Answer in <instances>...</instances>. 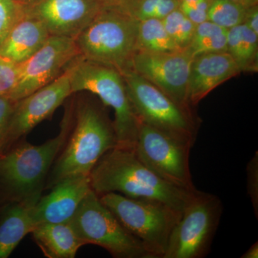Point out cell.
Masks as SVG:
<instances>
[{"mask_svg": "<svg viewBox=\"0 0 258 258\" xmlns=\"http://www.w3.org/2000/svg\"><path fill=\"white\" fill-rule=\"evenodd\" d=\"M98 195L118 193L128 198L152 200L182 212L196 189L178 187L154 174L134 149L115 147L97 162L89 175Z\"/></svg>", "mask_w": 258, "mask_h": 258, "instance_id": "1", "label": "cell"}, {"mask_svg": "<svg viewBox=\"0 0 258 258\" xmlns=\"http://www.w3.org/2000/svg\"><path fill=\"white\" fill-rule=\"evenodd\" d=\"M74 117L71 104L55 137L41 145H32L23 139L0 154L1 204L42 195L51 167L69 137Z\"/></svg>", "mask_w": 258, "mask_h": 258, "instance_id": "2", "label": "cell"}, {"mask_svg": "<svg viewBox=\"0 0 258 258\" xmlns=\"http://www.w3.org/2000/svg\"><path fill=\"white\" fill-rule=\"evenodd\" d=\"M116 146L113 123L93 103L79 102L74 106L69 137L47 176L46 187L70 176H89L99 159Z\"/></svg>", "mask_w": 258, "mask_h": 258, "instance_id": "3", "label": "cell"}, {"mask_svg": "<svg viewBox=\"0 0 258 258\" xmlns=\"http://www.w3.org/2000/svg\"><path fill=\"white\" fill-rule=\"evenodd\" d=\"M66 71L69 75L72 93L88 91L99 97L105 106L113 108L116 147L134 149L139 120L119 71L81 55L69 64Z\"/></svg>", "mask_w": 258, "mask_h": 258, "instance_id": "4", "label": "cell"}, {"mask_svg": "<svg viewBox=\"0 0 258 258\" xmlns=\"http://www.w3.org/2000/svg\"><path fill=\"white\" fill-rule=\"evenodd\" d=\"M139 23L115 6L106 5L75 39L80 55L120 74L132 69L137 52Z\"/></svg>", "mask_w": 258, "mask_h": 258, "instance_id": "5", "label": "cell"}, {"mask_svg": "<svg viewBox=\"0 0 258 258\" xmlns=\"http://www.w3.org/2000/svg\"><path fill=\"white\" fill-rule=\"evenodd\" d=\"M98 196L125 228L145 245L153 258L163 257L181 212L159 202L118 193Z\"/></svg>", "mask_w": 258, "mask_h": 258, "instance_id": "6", "label": "cell"}, {"mask_svg": "<svg viewBox=\"0 0 258 258\" xmlns=\"http://www.w3.org/2000/svg\"><path fill=\"white\" fill-rule=\"evenodd\" d=\"M71 223L85 244L100 246L113 257L153 258L93 189L83 199Z\"/></svg>", "mask_w": 258, "mask_h": 258, "instance_id": "7", "label": "cell"}, {"mask_svg": "<svg viewBox=\"0 0 258 258\" xmlns=\"http://www.w3.org/2000/svg\"><path fill=\"white\" fill-rule=\"evenodd\" d=\"M222 213L221 200L197 189L171 232L162 258H203L209 253Z\"/></svg>", "mask_w": 258, "mask_h": 258, "instance_id": "8", "label": "cell"}, {"mask_svg": "<svg viewBox=\"0 0 258 258\" xmlns=\"http://www.w3.org/2000/svg\"><path fill=\"white\" fill-rule=\"evenodd\" d=\"M123 76L132 107L140 121L193 146L196 137L191 112L176 104L157 86L128 69Z\"/></svg>", "mask_w": 258, "mask_h": 258, "instance_id": "9", "label": "cell"}, {"mask_svg": "<svg viewBox=\"0 0 258 258\" xmlns=\"http://www.w3.org/2000/svg\"><path fill=\"white\" fill-rule=\"evenodd\" d=\"M191 144L139 120L134 147L137 157L167 182L187 190L196 189L189 168Z\"/></svg>", "mask_w": 258, "mask_h": 258, "instance_id": "10", "label": "cell"}, {"mask_svg": "<svg viewBox=\"0 0 258 258\" xmlns=\"http://www.w3.org/2000/svg\"><path fill=\"white\" fill-rule=\"evenodd\" d=\"M71 94L69 75L64 71L52 82L17 102L0 138V154L23 140L39 123L50 118Z\"/></svg>", "mask_w": 258, "mask_h": 258, "instance_id": "11", "label": "cell"}, {"mask_svg": "<svg viewBox=\"0 0 258 258\" xmlns=\"http://www.w3.org/2000/svg\"><path fill=\"white\" fill-rule=\"evenodd\" d=\"M193 57L186 49L166 52L138 50L132 59V70L190 112L188 85Z\"/></svg>", "mask_w": 258, "mask_h": 258, "instance_id": "12", "label": "cell"}, {"mask_svg": "<svg viewBox=\"0 0 258 258\" xmlns=\"http://www.w3.org/2000/svg\"><path fill=\"white\" fill-rule=\"evenodd\" d=\"M79 56L74 39L51 35L40 50L21 63L18 84L9 96L18 101L44 87L63 74Z\"/></svg>", "mask_w": 258, "mask_h": 258, "instance_id": "13", "label": "cell"}, {"mask_svg": "<svg viewBox=\"0 0 258 258\" xmlns=\"http://www.w3.org/2000/svg\"><path fill=\"white\" fill-rule=\"evenodd\" d=\"M106 5L104 0H30L23 13L41 21L50 35L75 40Z\"/></svg>", "mask_w": 258, "mask_h": 258, "instance_id": "14", "label": "cell"}, {"mask_svg": "<svg viewBox=\"0 0 258 258\" xmlns=\"http://www.w3.org/2000/svg\"><path fill=\"white\" fill-rule=\"evenodd\" d=\"M51 189L48 195L40 197L33 209L35 226L71 221L92 188L89 176H74L61 180Z\"/></svg>", "mask_w": 258, "mask_h": 258, "instance_id": "15", "label": "cell"}, {"mask_svg": "<svg viewBox=\"0 0 258 258\" xmlns=\"http://www.w3.org/2000/svg\"><path fill=\"white\" fill-rule=\"evenodd\" d=\"M240 73L227 52L195 56L191 62L188 85L189 106H196L214 89Z\"/></svg>", "mask_w": 258, "mask_h": 258, "instance_id": "16", "label": "cell"}, {"mask_svg": "<svg viewBox=\"0 0 258 258\" xmlns=\"http://www.w3.org/2000/svg\"><path fill=\"white\" fill-rule=\"evenodd\" d=\"M41 195L7 202L0 208V258H8L35 227L33 209Z\"/></svg>", "mask_w": 258, "mask_h": 258, "instance_id": "17", "label": "cell"}, {"mask_svg": "<svg viewBox=\"0 0 258 258\" xmlns=\"http://www.w3.org/2000/svg\"><path fill=\"white\" fill-rule=\"evenodd\" d=\"M50 36L41 21L23 13L0 47V57L23 63L40 50Z\"/></svg>", "mask_w": 258, "mask_h": 258, "instance_id": "18", "label": "cell"}, {"mask_svg": "<svg viewBox=\"0 0 258 258\" xmlns=\"http://www.w3.org/2000/svg\"><path fill=\"white\" fill-rule=\"evenodd\" d=\"M31 233L35 242L48 258H74L79 249L86 245L71 221L38 224Z\"/></svg>", "mask_w": 258, "mask_h": 258, "instance_id": "19", "label": "cell"}, {"mask_svg": "<svg viewBox=\"0 0 258 258\" xmlns=\"http://www.w3.org/2000/svg\"><path fill=\"white\" fill-rule=\"evenodd\" d=\"M227 52L241 72L258 69V35L244 23L227 30Z\"/></svg>", "mask_w": 258, "mask_h": 258, "instance_id": "20", "label": "cell"}, {"mask_svg": "<svg viewBox=\"0 0 258 258\" xmlns=\"http://www.w3.org/2000/svg\"><path fill=\"white\" fill-rule=\"evenodd\" d=\"M138 50L166 52L181 50L169 36L162 20L149 19L139 23Z\"/></svg>", "mask_w": 258, "mask_h": 258, "instance_id": "21", "label": "cell"}, {"mask_svg": "<svg viewBox=\"0 0 258 258\" xmlns=\"http://www.w3.org/2000/svg\"><path fill=\"white\" fill-rule=\"evenodd\" d=\"M179 5V0H125L113 6L140 22L149 19L163 20L178 9Z\"/></svg>", "mask_w": 258, "mask_h": 258, "instance_id": "22", "label": "cell"}, {"mask_svg": "<svg viewBox=\"0 0 258 258\" xmlns=\"http://www.w3.org/2000/svg\"><path fill=\"white\" fill-rule=\"evenodd\" d=\"M247 9L232 0H210L208 20L229 30L244 23Z\"/></svg>", "mask_w": 258, "mask_h": 258, "instance_id": "23", "label": "cell"}, {"mask_svg": "<svg viewBox=\"0 0 258 258\" xmlns=\"http://www.w3.org/2000/svg\"><path fill=\"white\" fill-rule=\"evenodd\" d=\"M166 31L180 50H185L192 40L196 25L178 8L162 20Z\"/></svg>", "mask_w": 258, "mask_h": 258, "instance_id": "24", "label": "cell"}, {"mask_svg": "<svg viewBox=\"0 0 258 258\" xmlns=\"http://www.w3.org/2000/svg\"><path fill=\"white\" fill-rule=\"evenodd\" d=\"M23 14V4L17 0H0V47Z\"/></svg>", "mask_w": 258, "mask_h": 258, "instance_id": "25", "label": "cell"}, {"mask_svg": "<svg viewBox=\"0 0 258 258\" xmlns=\"http://www.w3.org/2000/svg\"><path fill=\"white\" fill-rule=\"evenodd\" d=\"M21 63L0 57V96H9L18 84Z\"/></svg>", "mask_w": 258, "mask_h": 258, "instance_id": "26", "label": "cell"}, {"mask_svg": "<svg viewBox=\"0 0 258 258\" xmlns=\"http://www.w3.org/2000/svg\"><path fill=\"white\" fill-rule=\"evenodd\" d=\"M186 50L193 57L201 54L227 52V32L221 35L191 42Z\"/></svg>", "mask_w": 258, "mask_h": 258, "instance_id": "27", "label": "cell"}, {"mask_svg": "<svg viewBox=\"0 0 258 258\" xmlns=\"http://www.w3.org/2000/svg\"><path fill=\"white\" fill-rule=\"evenodd\" d=\"M247 192L253 206L256 217L258 215V153L256 152L247 167Z\"/></svg>", "mask_w": 258, "mask_h": 258, "instance_id": "28", "label": "cell"}, {"mask_svg": "<svg viewBox=\"0 0 258 258\" xmlns=\"http://www.w3.org/2000/svg\"><path fill=\"white\" fill-rule=\"evenodd\" d=\"M210 0H204L192 6L179 5V9L195 25L208 20V11Z\"/></svg>", "mask_w": 258, "mask_h": 258, "instance_id": "29", "label": "cell"}, {"mask_svg": "<svg viewBox=\"0 0 258 258\" xmlns=\"http://www.w3.org/2000/svg\"><path fill=\"white\" fill-rule=\"evenodd\" d=\"M227 30H228L222 28L220 25L212 23L210 20H207L196 25L191 42L198 41L208 37L221 35L227 32Z\"/></svg>", "mask_w": 258, "mask_h": 258, "instance_id": "30", "label": "cell"}, {"mask_svg": "<svg viewBox=\"0 0 258 258\" xmlns=\"http://www.w3.org/2000/svg\"><path fill=\"white\" fill-rule=\"evenodd\" d=\"M17 102L8 96H0V138L14 111Z\"/></svg>", "mask_w": 258, "mask_h": 258, "instance_id": "31", "label": "cell"}, {"mask_svg": "<svg viewBox=\"0 0 258 258\" xmlns=\"http://www.w3.org/2000/svg\"><path fill=\"white\" fill-rule=\"evenodd\" d=\"M243 23L249 30H252L254 33L258 35L257 5L247 8Z\"/></svg>", "mask_w": 258, "mask_h": 258, "instance_id": "32", "label": "cell"}, {"mask_svg": "<svg viewBox=\"0 0 258 258\" xmlns=\"http://www.w3.org/2000/svg\"><path fill=\"white\" fill-rule=\"evenodd\" d=\"M242 258H257L258 257V242L252 244L250 247L242 256Z\"/></svg>", "mask_w": 258, "mask_h": 258, "instance_id": "33", "label": "cell"}, {"mask_svg": "<svg viewBox=\"0 0 258 258\" xmlns=\"http://www.w3.org/2000/svg\"><path fill=\"white\" fill-rule=\"evenodd\" d=\"M232 1L235 2L237 4L242 5L246 8L257 5L258 3V0H232Z\"/></svg>", "mask_w": 258, "mask_h": 258, "instance_id": "34", "label": "cell"}, {"mask_svg": "<svg viewBox=\"0 0 258 258\" xmlns=\"http://www.w3.org/2000/svg\"><path fill=\"white\" fill-rule=\"evenodd\" d=\"M179 5H185V6H192L203 2L204 0H179Z\"/></svg>", "mask_w": 258, "mask_h": 258, "instance_id": "35", "label": "cell"}, {"mask_svg": "<svg viewBox=\"0 0 258 258\" xmlns=\"http://www.w3.org/2000/svg\"><path fill=\"white\" fill-rule=\"evenodd\" d=\"M124 1L125 0H104L107 5H118Z\"/></svg>", "mask_w": 258, "mask_h": 258, "instance_id": "36", "label": "cell"}, {"mask_svg": "<svg viewBox=\"0 0 258 258\" xmlns=\"http://www.w3.org/2000/svg\"><path fill=\"white\" fill-rule=\"evenodd\" d=\"M17 1L22 3V4H25V3H28V2H30V0H17Z\"/></svg>", "mask_w": 258, "mask_h": 258, "instance_id": "37", "label": "cell"}]
</instances>
